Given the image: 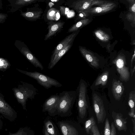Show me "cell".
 <instances>
[{"label":"cell","instance_id":"obj_19","mask_svg":"<svg viewBox=\"0 0 135 135\" xmlns=\"http://www.w3.org/2000/svg\"><path fill=\"white\" fill-rule=\"evenodd\" d=\"M60 129L63 135H78V132L73 126L67 123L60 122Z\"/></svg>","mask_w":135,"mask_h":135},{"label":"cell","instance_id":"obj_25","mask_svg":"<svg viewBox=\"0 0 135 135\" xmlns=\"http://www.w3.org/2000/svg\"><path fill=\"white\" fill-rule=\"evenodd\" d=\"M94 33L97 38L102 41L107 42L110 39L109 35L101 30H99L96 31L94 32Z\"/></svg>","mask_w":135,"mask_h":135},{"label":"cell","instance_id":"obj_40","mask_svg":"<svg viewBox=\"0 0 135 135\" xmlns=\"http://www.w3.org/2000/svg\"><path fill=\"white\" fill-rule=\"evenodd\" d=\"M2 0H0V10L2 8Z\"/></svg>","mask_w":135,"mask_h":135},{"label":"cell","instance_id":"obj_12","mask_svg":"<svg viewBox=\"0 0 135 135\" xmlns=\"http://www.w3.org/2000/svg\"><path fill=\"white\" fill-rule=\"evenodd\" d=\"M64 23V22L62 21L50 22L48 27V32L45 36L44 40H46L49 38L60 30L62 28Z\"/></svg>","mask_w":135,"mask_h":135},{"label":"cell","instance_id":"obj_27","mask_svg":"<svg viewBox=\"0 0 135 135\" xmlns=\"http://www.w3.org/2000/svg\"><path fill=\"white\" fill-rule=\"evenodd\" d=\"M59 11L57 9L51 8L48 11L47 14V19L50 20H54L57 18V15Z\"/></svg>","mask_w":135,"mask_h":135},{"label":"cell","instance_id":"obj_39","mask_svg":"<svg viewBox=\"0 0 135 135\" xmlns=\"http://www.w3.org/2000/svg\"><path fill=\"white\" fill-rule=\"evenodd\" d=\"M135 3H134V4L131 7V11L134 13L135 12Z\"/></svg>","mask_w":135,"mask_h":135},{"label":"cell","instance_id":"obj_30","mask_svg":"<svg viewBox=\"0 0 135 135\" xmlns=\"http://www.w3.org/2000/svg\"><path fill=\"white\" fill-rule=\"evenodd\" d=\"M111 127L109 120L108 118L106 119L103 130V135H110Z\"/></svg>","mask_w":135,"mask_h":135},{"label":"cell","instance_id":"obj_1","mask_svg":"<svg viewBox=\"0 0 135 135\" xmlns=\"http://www.w3.org/2000/svg\"><path fill=\"white\" fill-rule=\"evenodd\" d=\"M13 90L18 102L25 109L28 99H34L37 94L36 89L33 85L26 83L19 85L17 88H14Z\"/></svg>","mask_w":135,"mask_h":135},{"label":"cell","instance_id":"obj_34","mask_svg":"<svg viewBox=\"0 0 135 135\" xmlns=\"http://www.w3.org/2000/svg\"><path fill=\"white\" fill-rule=\"evenodd\" d=\"M110 127L111 132L110 135H117L115 128L113 122L111 123Z\"/></svg>","mask_w":135,"mask_h":135},{"label":"cell","instance_id":"obj_8","mask_svg":"<svg viewBox=\"0 0 135 135\" xmlns=\"http://www.w3.org/2000/svg\"><path fill=\"white\" fill-rule=\"evenodd\" d=\"M59 99V95H53L47 99L43 106V111L53 113L57 110Z\"/></svg>","mask_w":135,"mask_h":135},{"label":"cell","instance_id":"obj_4","mask_svg":"<svg viewBox=\"0 0 135 135\" xmlns=\"http://www.w3.org/2000/svg\"><path fill=\"white\" fill-rule=\"evenodd\" d=\"M78 106L79 115L83 118L85 116L88 108L86 97L87 85L85 81L81 79L78 87Z\"/></svg>","mask_w":135,"mask_h":135},{"label":"cell","instance_id":"obj_33","mask_svg":"<svg viewBox=\"0 0 135 135\" xmlns=\"http://www.w3.org/2000/svg\"><path fill=\"white\" fill-rule=\"evenodd\" d=\"M8 16L7 14L0 13V23H4L7 19Z\"/></svg>","mask_w":135,"mask_h":135},{"label":"cell","instance_id":"obj_15","mask_svg":"<svg viewBox=\"0 0 135 135\" xmlns=\"http://www.w3.org/2000/svg\"><path fill=\"white\" fill-rule=\"evenodd\" d=\"M115 5L107 7H91L82 13L86 16L101 14L111 11L115 7Z\"/></svg>","mask_w":135,"mask_h":135},{"label":"cell","instance_id":"obj_21","mask_svg":"<svg viewBox=\"0 0 135 135\" xmlns=\"http://www.w3.org/2000/svg\"><path fill=\"white\" fill-rule=\"evenodd\" d=\"M89 18H84L74 24L68 30L69 32H74L78 30L84 26H86L91 22Z\"/></svg>","mask_w":135,"mask_h":135},{"label":"cell","instance_id":"obj_22","mask_svg":"<svg viewBox=\"0 0 135 135\" xmlns=\"http://www.w3.org/2000/svg\"><path fill=\"white\" fill-rule=\"evenodd\" d=\"M135 92L134 91H131L129 94L128 104L131 109L128 114L130 117L134 119H135Z\"/></svg>","mask_w":135,"mask_h":135},{"label":"cell","instance_id":"obj_36","mask_svg":"<svg viewBox=\"0 0 135 135\" xmlns=\"http://www.w3.org/2000/svg\"><path fill=\"white\" fill-rule=\"evenodd\" d=\"M11 135H24V133L23 131L21 130L18 131L15 133Z\"/></svg>","mask_w":135,"mask_h":135},{"label":"cell","instance_id":"obj_31","mask_svg":"<svg viewBox=\"0 0 135 135\" xmlns=\"http://www.w3.org/2000/svg\"><path fill=\"white\" fill-rule=\"evenodd\" d=\"M91 135H100L99 130L96 124L93 125L90 131Z\"/></svg>","mask_w":135,"mask_h":135},{"label":"cell","instance_id":"obj_29","mask_svg":"<svg viewBox=\"0 0 135 135\" xmlns=\"http://www.w3.org/2000/svg\"><path fill=\"white\" fill-rule=\"evenodd\" d=\"M9 62L6 59L0 57V70L5 71L10 66Z\"/></svg>","mask_w":135,"mask_h":135},{"label":"cell","instance_id":"obj_9","mask_svg":"<svg viewBox=\"0 0 135 135\" xmlns=\"http://www.w3.org/2000/svg\"><path fill=\"white\" fill-rule=\"evenodd\" d=\"M112 116L113 120V123L118 130L126 131L127 129V118H124L121 113H116L114 111L112 112Z\"/></svg>","mask_w":135,"mask_h":135},{"label":"cell","instance_id":"obj_35","mask_svg":"<svg viewBox=\"0 0 135 135\" xmlns=\"http://www.w3.org/2000/svg\"><path fill=\"white\" fill-rule=\"evenodd\" d=\"M133 124V130L134 134H135V119L133 118L131 119Z\"/></svg>","mask_w":135,"mask_h":135},{"label":"cell","instance_id":"obj_28","mask_svg":"<svg viewBox=\"0 0 135 135\" xmlns=\"http://www.w3.org/2000/svg\"><path fill=\"white\" fill-rule=\"evenodd\" d=\"M45 129L49 134L52 135H56V131L52 123L49 120L45 123Z\"/></svg>","mask_w":135,"mask_h":135},{"label":"cell","instance_id":"obj_7","mask_svg":"<svg viewBox=\"0 0 135 135\" xmlns=\"http://www.w3.org/2000/svg\"><path fill=\"white\" fill-rule=\"evenodd\" d=\"M115 65L117 70L120 75V79L127 81L130 78L129 68L126 66V60L123 56H119L113 61Z\"/></svg>","mask_w":135,"mask_h":135},{"label":"cell","instance_id":"obj_38","mask_svg":"<svg viewBox=\"0 0 135 135\" xmlns=\"http://www.w3.org/2000/svg\"><path fill=\"white\" fill-rule=\"evenodd\" d=\"M135 65H134L133 68H131V76H132L133 75V74H134V73L135 71Z\"/></svg>","mask_w":135,"mask_h":135},{"label":"cell","instance_id":"obj_41","mask_svg":"<svg viewBox=\"0 0 135 135\" xmlns=\"http://www.w3.org/2000/svg\"><path fill=\"white\" fill-rule=\"evenodd\" d=\"M45 135H50L47 132L45 128Z\"/></svg>","mask_w":135,"mask_h":135},{"label":"cell","instance_id":"obj_10","mask_svg":"<svg viewBox=\"0 0 135 135\" xmlns=\"http://www.w3.org/2000/svg\"><path fill=\"white\" fill-rule=\"evenodd\" d=\"M79 50L84 58L91 66L96 68L99 67V60L93 53L81 46H79Z\"/></svg>","mask_w":135,"mask_h":135},{"label":"cell","instance_id":"obj_13","mask_svg":"<svg viewBox=\"0 0 135 135\" xmlns=\"http://www.w3.org/2000/svg\"><path fill=\"white\" fill-rule=\"evenodd\" d=\"M79 31H76L66 37L56 46L53 53L51 57L58 53L60 50L69 45L71 44Z\"/></svg>","mask_w":135,"mask_h":135},{"label":"cell","instance_id":"obj_32","mask_svg":"<svg viewBox=\"0 0 135 135\" xmlns=\"http://www.w3.org/2000/svg\"><path fill=\"white\" fill-rule=\"evenodd\" d=\"M60 11L61 15L66 16L69 13L70 10L69 8L63 6H60Z\"/></svg>","mask_w":135,"mask_h":135},{"label":"cell","instance_id":"obj_11","mask_svg":"<svg viewBox=\"0 0 135 135\" xmlns=\"http://www.w3.org/2000/svg\"><path fill=\"white\" fill-rule=\"evenodd\" d=\"M112 90L113 97L115 100H120L124 90L123 83L119 80L113 79Z\"/></svg>","mask_w":135,"mask_h":135},{"label":"cell","instance_id":"obj_20","mask_svg":"<svg viewBox=\"0 0 135 135\" xmlns=\"http://www.w3.org/2000/svg\"><path fill=\"white\" fill-rule=\"evenodd\" d=\"M42 12L41 11H29L23 12L21 11L20 15L29 21L37 20L40 17Z\"/></svg>","mask_w":135,"mask_h":135},{"label":"cell","instance_id":"obj_3","mask_svg":"<svg viewBox=\"0 0 135 135\" xmlns=\"http://www.w3.org/2000/svg\"><path fill=\"white\" fill-rule=\"evenodd\" d=\"M57 107V112L65 113L71 108L76 98V92L75 91H64L60 93Z\"/></svg>","mask_w":135,"mask_h":135},{"label":"cell","instance_id":"obj_42","mask_svg":"<svg viewBox=\"0 0 135 135\" xmlns=\"http://www.w3.org/2000/svg\"><path fill=\"white\" fill-rule=\"evenodd\" d=\"M59 1V0H51V1L53 2H56L57 1Z\"/></svg>","mask_w":135,"mask_h":135},{"label":"cell","instance_id":"obj_2","mask_svg":"<svg viewBox=\"0 0 135 135\" xmlns=\"http://www.w3.org/2000/svg\"><path fill=\"white\" fill-rule=\"evenodd\" d=\"M19 71L37 80L38 83L45 88L48 89L52 86L60 87L62 85L56 80L40 73L28 72L16 69Z\"/></svg>","mask_w":135,"mask_h":135},{"label":"cell","instance_id":"obj_37","mask_svg":"<svg viewBox=\"0 0 135 135\" xmlns=\"http://www.w3.org/2000/svg\"><path fill=\"white\" fill-rule=\"evenodd\" d=\"M135 51H134V54L132 56L131 61V68H132V64L133 62V61L135 59Z\"/></svg>","mask_w":135,"mask_h":135},{"label":"cell","instance_id":"obj_14","mask_svg":"<svg viewBox=\"0 0 135 135\" xmlns=\"http://www.w3.org/2000/svg\"><path fill=\"white\" fill-rule=\"evenodd\" d=\"M93 0H79L74 2L71 7L78 13L82 12L91 8L90 6Z\"/></svg>","mask_w":135,"mask_h":135},{"label":"cell","instance_id":"obj_24","mask_svg":"<svg viewBox=\"0 0 135 135\" xmlns=\"http://www.w3.org/2000/svg\"><path fill=\"white\" fill-rule=\"evenodd\" d=\"M115 5L113 2L107 1L98 0H93L91 2V7L93 5H95L99 7H107Z\"/></svg>","mask_w":135,"mask_h":135},{"label":"cell","instance_id":"obj_6","mask_svg":"<svg viewBox=\"0 0 135 135\" xmlns=\"http://www.w3.org/2000/svg\"><path fill=\"white\" fill-rule=\"evenodd\" d=\"M93 106L98 123H103L106 116V113L102 100L96 94L93 95Z\"/></svg>","mask_w":135,"mask_h":135},{"label":"cell","instance_id":"obj_26","mask_svg":"<svg viewBox=\"0 0 135 135\" xmlns=\"http://www.w3.org/2000/svg\"><path fill=\"white\" fill-rule=\"evenodd\" d=\"M96 121L93 117L92 116L86 121L85 123V128L86 133L89 134L93 126L96 124Z\"/></svg>","mask_w":135,"mask_h":135},{"label":"cell","instance_id":"obj_23","mask_svg":"<svg viewBox=\"0 0 135 135\" xmlns=\"http://www.w3.org/2000/svg\"><path fill=\"white\" fill-rule=\"evenodd\" d=\"M109 75V72L106 71L99 76L96 80L95 85L97 86L101 84L102 86L105 85L107 83Z\"/></svg>","mask_w":135,"mask_h":135},{"label":"cell","instance_id":"obj_17","mask_svg":"<svg viewBox=\"0 0 135 135\" xmlns=\"http://www.w3.org/2000/svg\"><path fill=\"white\" fill-rule=\"evenodd\" d=\"M71 46V44L60 50L54 56L51 57L48 68L50 69H52L61 58L69 50Z\"/></svg>","mask_w":135,"mask_h":135},{"label":"cell","instance_id":"obj_16","mask_svg":"<svg viewBox=\"0 0 135 135\" xmlns=\"http://www.w3.org/2000/svg\"><path fill=\"white\" fill-rule=\"evenodd\" d=\"M10 3L11 9L9 12H14L24 6L32 3L36 1L35 0H8Z\"/></svg>","mask_w":135,"mask_h":135},{"label":"cell","instance_id":"obj_18","mask_svg":"<svg viewBox=\"0 0 135 135\" xmlns=\"http://www.w3.org/2000/svg\"><path fill=\"white\" fill-rule=\"evenodd\" d=\"M0 113L9 117H12L14 114L12 108L1 97H0Z\"/></svg>","mask_w":135,"mask_h":135},{"label":"cell","instance_id":"obj_5","mask_svg":"<svg viewBox=\"0 0 135 135\" xmlns=\"http://www.w3.org/2000/svg\"><path fill=\"white\" fill-rule=\"evenodd\" d=\"M15 45L34 66L39 68L41 70L44 69V68L42 64L31 53L23 42L19 40H16Z\"/></svg>","mask_w":135,"mask_h":135}]
</instances>
